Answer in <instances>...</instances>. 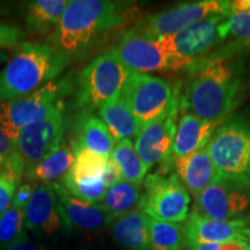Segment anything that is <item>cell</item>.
<instances>
[{
  "instance_id": "30",
  "label": "cell",
  "mask_w": 250,
  "mask_h": 250,
  "mask_svg": "<svg viewBox=\"0 0 250 250\" xmlns=\"http://www.w3.org/2000/svg\"><path fill=\"white\" fill-rule=\"evenodd\" d=\"M28 239L24 233V210L11 205L0 218V250Z\"/></svg>"
},
{
  "instance_id": "28",
  "label": "cell",
  "mask_w": 250,
  "mask_h": 250,
  "mask_svg": "<svg viewBox=\"0 0 250 250\" xmlns=\"http://www.w3.org/2000/svg\"><path fill=\"white\" fill-rule=\"evenodd\" d=\"M71 148L76 154V159L66 175L68 179L74 181L102 179L109 159L80 146H71Z\"/></svg>"
},
{
  "instance_id": "34",
  "label": "cell",
  "mask_w": 250,
  "mask_h": 250,
  "mask_svg": "<svg viewBox=\"0 0 250 250\" xmlns=\"http://www.w3.org/2000/svg\"><path fill=\"white\" fill-rule=\"evenodd\" d=\"M34 189H35V187L30 183H24V184H22V186L18 187L17 191H15V193H14L12 205L15 206V208H23L24 210V208H26L28 202H29L31 193H33Z\"/></svg>"
},
{
  "instance_id": "21",
  "label": "cell",
  "mask_w": 250,
  "mask_h": 250,
  "mask_svg": "<svg viewBox=\"0 0 250 250\" xmlns=\"http://www.w3.org/2000/svg\"><path fill=\"white\" fill-rule=\"evenodd\" d=\"M70 0H34L28 1L22 11L27 33L42 36L58 26Z\"/></svg>"
},
{
  "instance_id": "23",
  "label": "cell",
  "mask_w": 250,
  "mask_h": 250,
  "mask_svg": "<svg viewBox=\"0 0 250 250\" xmlns=\"http://www.w3.org/2000/svg\"><path fill=\"white\" fill-rule=\"evenodd\" d=\"M74 159L76 154L73 149L62 145L58 151L52 153L39 165L28 170L23 177L31 183H37V186H52L56 183H62L70 171Z\"/></svg>"
},
{
  "instance_id": "39",
  "label": "cell",
  "mask_w": 250,
  "mask_h": 250,
  "mask_svg": "<svg viewBox=\"0 0 250 250\" xmlns=\"http://www.w3.org/2000/svg\"><path fill=\"white\" fill-rule=\"evenodd\" d=\"M220 246L221 245H219V243H208V245H197L189 247L188 250H219Z\"/></svg>"
},
{
  "instance_id": "4",
  "label": "cell",
  "mask_w": 250,
  "mask_h": 250,
  "mask_svg": "<svg viewBox=\"0 0 250 250\" xmlns=\"http://www.w3.org/2000/svg\"><path fill=\"white\" fill-rule=\"evenodd\" d=\"M131 72L112 50L94 58L77 79V107L83 112L99 110L120 98Z\"/></svg>"
},
{
  "instance_id": "35",
  "label": "cell",
  "mask_w": 250,
  "mask_h": 250,
  "mask_svg": "<svg viewBox=\"0 0 250 250\" xmlns=\"http://www.w3.org/2000/svg\"><path fill=\"white\" fill-rule=\"evenodd\" d=\"M15 143L0 127V167L14 154Z\"/></svg>"
},
{
  "instance_id": "1",
  "label": "cell",
  "mask_w": 250,
  "mask_h": 250,
  "mask_svg": "<svg viewBox=\"0 0 250 250\" xmlns=\"http://www.w3.org/2000/svg\"><path fill=\"white\" fill-rule=\"evenodd\" d=\"M129 2L70 0L48 44L72 62L92 50L103 37L129 20Z\"/></svg>"
},
{
  "instance_id": "3",
  "label": "cell",
  "mask_w": 250,
  "mask_h": 250,
  "mask_svg": "<svg viewBox=\"0 0 250 250\" xmlns=\"http://www.w3.org/2000/svg\"><path fill=\"white\" fill-rule=\"evenodd\" d=\"M68 64V59L48 43H21L0 71V104L55 80Z\"/></svg>"
},
{
  "instance_id": "8",
  "label": "cell",
  "mask_w": 250,
  "mask_h": 250,
  "mask_svg": "<svg viewBox=\"0 0 250 250\" xmlns=\"http://www.w3.org/2000/svg\"><path fill=\"white\" fill-rule=\"evenodd\" d=\"M111 50L125 66L137 73L189 71L191 67L187 62L170 55L160 40L133 28L123 31Z\"/></svg>"
},
{
  "instance_id": "18",
  "label": "cell",
  "mask_w": 250,
  "mask_h": 250,
  "mask_svg": "<svg viewBox=\"0 0 250 250\" xmlns=\"http://www.w3.org/2000/svg\"><path fill=\"white\" fill-rule=\"evenodd\" d=\"M175 118L167 116L143 125L137 134L134 149L148 168L162 164L169 154L176 132Z\"/></svg>"
},
{
  "instance_id": "37",
  "label": "cell",
  "mask_w": 250,
  "mask_h": 250,
  "mask_svg": "<svg viewBox=\"0 0 250 250\" xmlns=\"http://www.w3.org/2000/svg\"><path fill=\"white\" fill-rule=\"evenodd\" d=\"M6 250H49L48 248H45L43 245H40V243H35L31 242L29 240L26 239L23 241L17 243L11 248L6 249Z\"/></svg>"
},
{
  "instance_id": "31",
  "label": "cell",
  "mask_w": 250,
  "mask_h": 250,
  "mask_svg": "<svg viewBox=\"0 0 250 250\" xmlns=\"http://www.w3.org/2000/svg\"><path fill=\"white\" fill-rule=\"evenodd\" d=\"M66 189L74 197L80 201H83L89 204H99L104 197L105 192L109 189L107 184L102 179L88 180V181H74L64 177L62 182Z\"/></svg>"
},
{
  "instance_id": "27",
  "label": "cell",
  "mask_w": 250,
  "mask_h": 250,
  "mask_svg": "<svg viewBox=\"0 0 250 250\" xmlns=\"http://www.w3.org/2000/svg\"><path fill=\"white\" fill-rule=\"evenodd\" d=\"M110 159L120 170L122 180L139 186L144 182L149 168L137 154L133 143L130 139L117 142L112 149Z\"/></svg>"
},
{
  "instance_id": "22",
  "label": "cell",
  "mask_w": 250,
  "mask_h": 250,
  "mask_svg": "<svg viewBox=\"0 0 250 250\" xmlns=\"http://www.w3.org/2000/svg\"><path fill=\"white\" fill-rule=\"evenodd\" d=\"M98 112L100 120L105 124L116 143L122 139L137 137L143 126L142 123L134 117L122 95L115 101L103 105Z\"/></svg>"
},
{
  "instance_id": "17",
  "label": "cell",
  "mask_w": 250,
  "mask_h": 250,
  "mask_svg": "<svg viewBox=\"0 0 250 250\" xmlns=\"http://www.w3.org/2000/svg\"><path fill=\"white\" fill-rule=\"evenodd\" d=\"M24 227L37 235H54L64 227L57 195L51 186L35 187L24 208Z\"/></svg>"
},
{
  "instance_id": "14",
  "label": "cell",
  "mask_w": 250,
  "mask_h": 250,
  "mask_svg": "<svg viewBox=\"0 0 250 250\" xmlns=\"http://www.w3.org/2000/svg\"><path fill=\"white\" fill-rule=\"evenodd\" d=\"M249 218L233 220H215L191 212L184 224V234L188 247L208 243H227L243 239V230L249 227Z\"/></svg>"
},
{
  "instance_id": "20",
  "label": "cell",
  "mask_w": 250,
  "mask_h": 250,
  "mask_svg": "<svg viewBox=\"0 0 250 250\" xmlns=\"http://www.w3.org/2000/svg\"><path fill=\"white\" fill-rule=\"evenodd\" d=\"M109 228L114 241L122 248L149 250L148 217L139 208L112 220Z\"/></svg>"
},
{
  "instance_id": "33",
  "label": "cell",
  "mask_w": 250,
  "mask_h": 250,
  "mask_svg": "<svg viewBox=\"0 0 250 250\" xmlns=\"http://www.w3.org/2000/svg\"><path fill=\"white\" fill-rule=\"evenodd\" d=\"M23 37V33L18 27L0 21V49L19 46Z\"/></svg>"
},
{
  "instance_id": "11",
  "label": "cell",
  "mask_w": 250,
  "mask_h": 250,
  "mask_svg": "<svg viewBox=\"0 0 250 250\" xmlns=\"http://www.w3.org/2000/svg\"><path fill=\"white\" fill-rule=\"evenodd\" d=\"M64 109L65 105H62L49 116L28 125L19 133L15 140V155L22 166L24 174L62 146Z\"/></svg>"
},
{
  "instance_id": "19",
  "label": "cell",
  "mask_w": 250,
  "mask_h": 250,
  "mask_svg": "<svg viewBox=\"0 0 250 250\" xmlns=\"http://www.w3.org/2000/svg\"><path fill=\"white\" fill-rule=\"evenodd\" d=\"M219 124L220 123L202 120L188 112L183 114L176 125V132L169 154L162 164L205 148Z\"/></svg>"
},
{
  "instance_id": "16",
  "label": "cell",
  "mask_w": 250,
  "mask_h": 250,
  "mask_svg": "<svg viewBox=\"0 0 250 250\" xmlns=\"http://www.w3.org/2000/svg\"><path fill=\"white\" fill-rule=\"evenodd\" d=\"M51 187L57 195L59 212L65 228L96 232L111 224L110 217L98 204L80 201L62 183L52 184Z\"/></svg>"
},
{
  "instance_id": "10",
  "label": "cell",
  "mask_w": 250,
  "mask_h": 250,
  "mask_svg": "<svg viewBox=\"0 0 250 250\" xmlns=\"http://www.w3.org/2000/svg\"><path fill=\"white\" fill-rule=\"evenodd\" d=\"M228 17V13L210 15L179 33L159 40L170 55L192 66L224 44V24Z\"/></svg>"
},
{
  "instance_id": "24",
  "label": "cell",
  "mask_w": 250,
  "mask_h": 250,
  "mask_svg": "<svg viewBox=\"0 0 250 250\" xmlns=\"http://www.w3.org/2000/svg\"><path fill=\"white\" fill-rule=\"evenodd\" d=\"M83 114H85V116L78 124V138L72 146H80L109 159L116 142L112 138L108 127L99 117L90 116L88 112Z\"/></svg>"
},
{
  "instance_id": "9",
  "label": "cell",
  "mask_w": 250,
  "mask_h": 250,
  "mask_svg": "<svg viewBox=\"0 0 250 250\" xmlns=\"http://www.w3.org/2000/svg\"><path fill=\"white\" fill-rule=\"evenodd\" d=\"M191 199L190 195L175 174L164 176L151 174L144 181V192L139 210L164 223L181 224L189 217Z\"/></svg>"
},
{
  "instance_id": "15",
  "label": "cell",
  "mask_w": 250,
  "mask_h": 250,
  "mask_svg": "<svg viewBox=\"0 0 250 250\" xmlns=\"http://www.w3.org/2000/svg\"><path fill=\"white\" fill-rule=\"evenodd\" d=\"M171 169H174L177 179L183 183L188 192L191 193L193 197L199 195L205 188H208L219 177L208 146L192 154L162 164L160 175L165 176Z\"/></svg>"
},
{
  "instance_id": "2",
  "label": "cell",
  "mask_w": 250,
  "mask_h": 250,
  "mask_svg": "<svg viewBox=\"0 0 250 250\" xmlns=\"http://www.w3.org/2000/svg\"><path fill=\"white\" fill-rule=\"evenodd\" d=\"M181 108L202 120L221 123L241 89L242 68L234 58L208 55L190 67Z\"/></svg>"
},
{
  "instance_id": "12",
  "label": "cell",
  "mask_w": 250,
  "mask_h": 250,
  "mask_svg": "<svg viewBox=\"0 0 250 250\" xmlns=\"http://www.w3.org/2000/svg\"><path fill=\"white\" fill-rule=\"evenodd\" d=\"M229 4L230 0H201L186 2L148 15L138 21L132 28L159 40L179 33L180 30L210 15L228 13Z\"/></svg>"
},
{
  "instance_id": "38",
  "label": "cell",
  "mask_w": 250,
  "mask_h": 250,
  "mask_svg": "<svg viewBox=\"0 0 250 250\" xmlns=\"http://www.w3.org/2000/svg\"><path fill=\"white\" fill-rule=\"evenodd\" d=\"M219 250H248V247H247L245 240L239 239L227 243H223Z\"/></svg>"
},
{
  "instance_id": "32",
  "label": "cell",
  "mask_w": 250,
  "mask_h": 250,
  "mask_svg": "<svg viewBox=\"0 0 250 250\" xmlns=\"http://www.w3.org/2000/svg\"><path fill=\"white\" fill-rule=\"evenodd\" d=\"M20 182L21 180H19L13 174L0 169V218L12 205L14 193Z\"/></svg>"
},
{
  "instance_id": "29",
  "label": "cell",
  "mask_w": 250,
  "mask_h": 250,
  "mask_svg": "<svg viewBox=\"0 0 250 250\" xmlns=\"http://www.w3.org/2000/svg\"><path fill=\"white\" fill-rule=\"evenodd\" d=\"M149 250H182L186 247V234L181 224L164 223L148 218Z\"/></svg>"
},
{
  "instance_id": "40",
  "label": "cell",
  "mask_w": 250,
  "mask_h": 250,
  "mask_svg": "<svg viewBox=\"0 0 250 250\" xmlns=\"http://www.w3.org/2000/svg\"><path fill=\"white\" fill-rule=\"evenodd\" d=\"M242 235H243V240H245L247 243V247H248V250H250V226L243 230Z\"/></svg>"
},
{
  "instance_id": "25",
  "label": "cell",
  "mask_w": 250,
  "mask_h": 250,
  "mask_svg": "<svg viewBox=\"0 0 250 250\" xmlns=\"http://www.w3.org/2000/svg\"><path fill=\"white\" fill-rule=\"evenodd\" d=\"M142 195V188L139 184L121 180L109 188L98 205L110 217L111 220H115L134 210H138Z\"/></svg>"
},
{
  "instance_id": "13",
  "label": "cell",
  "mask_w": 250,
  "mask_h": 250,
  "mask_svg": "<svg viewBox=\"0 0 250 250\" xmlns=\"http://www.w3.org/2000/svg\"><path fill=\"white\" fill-rule=\"evenodd\" d=\"M193 212L215 220L245 218L250 206V189L219 176L197 195Z\"/></svg>"
},
{
  "instance_id": "5",
  "label": "cell",
  "mask_w": 250,
  "mask_h": 250,
  "mask_svg": "<svg viewBox=\"0 0 250 250\" xmlns=\"http://www.w3.org/2000/svg\"><path fill=\"white\" fill-rule=\"evenodd\" d=\"M220 177L250 189V118H230L214 131L208 144Z\"/></svg>"
},
{
  "instance_id": "6",
  "label": "cell",
  "mask_w": 250,
  "mask_h": 250,
  "mask_svg": "<svg viewBox=\"0 0 250 250\" xmlns=\"http://www.w3.org/2000/svg\"><path fill=\"white\" fill-rule=\"evenodd\" d=\"M72 90L70 76L46 83L30 94L0 104V127L15 143L28 125L49 116L65 105V96Z\"/></svg>"
},
{
  "instance_id": "36",
  "label": "cell",
  "mask_w": 250,
  "mask_h": 250,
  "mask_svg": "<svg viewBox=\"0 0 250 250\" xmlns=\"http://www.w3.org/2000/svg\"><path fill=\"white\" fill-rule=\"evenodd\" d=\"M250 9V0H232L229 4V15L243 13Z\"/></svg>"
},
{
  "instance_id": "7",
  "label": "cell",
  "mask_w": 250,
  "mask_h": 250,
  "mask_svg": "<svg viewBox=\"0 0 250 250\" xmlns=\"http://www.w3.org/2000/svg\"><path fill=\"white\" fill-rule=\"evenodd\" d=\"M122 98L142 125L176 116L179 101L169 83L149 74L131 72Z\"/></svg>"
},
{
  "instance_id": "26",
  "label": "cell",
  "mask_w": 250,
  "mask_h": 250,
  "mask_svg": "<svg viewBox=\"0 0 250 250\" xmlns=\"http://www.w3.org/2000/svg\"><path fill=\"white\" fill-rule=\"evenodd\" d=\"M224 44L211 55L234 58L250 50V9L228 17L224 24Z\"/></svg>"
}]
</instances>
